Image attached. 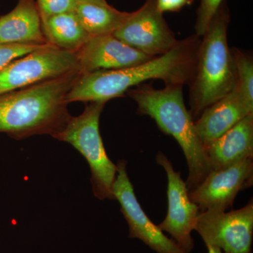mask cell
<instances>
[{
	"label": "cell",
	"instance_id": "cell-20",
	"mask_svg": "<svg viewBox=\"0 0 253 253\" xmlns=\"http://www.w3.org/2000/svg\"><path fill=\"white\" fill-rule=\"evenodd\" d=\"M224 0H201L195 24V35L202 37Z\"/></svg>",
	"mask_w": 253,
	"mask_h": 253
},
{
	"label": "cell",
	"instance_id": "cell-4",
	"mask_svg": "<svg viewBox=\"0 0 253 253\" xmlns=\"http://www.w3.org/2000/svg\"><path fill=\"white\" fill-rule=\"evenodd\" d=\"M230 14L221 4L201 39L194 74L189 81L190 112L193 119L206 108L234 90L237 74L227 33Z\"/></svg>",
	"mask_w": 253,
	"mask_h": 253
},
{
	"label": "cell",
	"instance_id": "cell-1",
	"mask_svg": "<svg viewBox=\"0 0 253 253\" xmlns=\"http://www.w3.org/2000/svg\"><path fill=\"white\" fill-rule=\"evenodd\" d=\"M200 43V37L193 35L178 41L166 54L136 66L83 73L66 95V101L68 104L75 101L106 103L151 80H161L166 85L189 84L194 74Z\"/></svg>",
	"mask_w": 253,
	"mask_h": 253
},
{
	"label": "cell",
	"instance_id": "cell-5",
	"mask_svg": "<svg viewBox=\"0 0 253 253\" xmlns=\"http://www.w3.org/2000/svg\"><path fill=\"white\" fill-rule=\"evenodd\" d=\"M106 102H89L80 116L71 117L54 136L72 145L85 158L91 170L93 193L100 200L114 199L113 183L117 166L106 154L99 131V120Z\"/></svg>",
	"mask_w": 253,
	"mask_h": 253
},
{
	"label": "cell",
	"instance_id": "cell-13",
	"mask_svg": "<svg viewBox=\"0 0 253 253\" xmlns=\"http://www.w3.org/2000/svg\"><path fill=\"white\" fill-rule=\"evenodd\" d=\"M251 113L235 88L203 111L194 121L196 133L205 147Z\"/></svg>",
	"mask_w": 253,
	"mask_h": 253
},
{
	"label": "cell",
	"instance_id": "cell-8",
	"mask_svg": "<svg viewBox=\"0 0 253 253\" xmlns=\"http://www.w3.org/2000/svg\"><path fill=\"white\" fill-rule=\"evenodd\" d=\"M113 35L128 46L153 57L168 52L179 41L163 14L158 11L156 0H146Z\"/></svg>",
	"mask_w": 253,
	"mask_h": 253
},
{
	"label": "cell",
	"instance_id": "cell-3",
	"mask_svg": "<svg viewBox=\"0 0 253 253\" xmlns=\"http://www.w3.org/2000/svg\"><path fill=\"white\" fill-rule=\"evenodd\" d=\"M126 93L137 104L138 114L154 119L160 130L172 136L180 146L189 168L186 184L189 191L194 189L212 169L196 133L194 120L186 108L183 85L156 89L151 83L141 84Z\"/></svg>",
	"mask_w": 253,
	"mask_h": 253
},
{
	"label": "cell",
	"instance_id": "cell-19",
	"mask_svg": "<svg viewBox=\"0 0 253 253\" xmlns=\"http://www.w3.org/2000/svg\"><path fill=\"white\" fill-rule=\"evenodd\" d=\"M45 44H22V43H5L0 44V71L6 67L15 60L20 59L30 53L51 45Z\"/></svg>",
	"mask_w": 253,
	"mask_h": 253
},
{
	"label": "cell",
	"instance_id": "cell-21",
	"mask_svg": "<svg viewBox=\"0 0 253 253\" xmlns=\"http://www.w3.org/2000/svg\"><path fill=\"white\" fill-rule=\"evenodd\" d=\"M78 0H37L42 23L51 16L75 11Z\"/></svg>",
	"mask_w": 253,
	"mask_h": 253
},
{
	"label": "cell",
	"instance_id": "cell-22",
	"mask_svg": "<svg viewBox=\"0 0 253 253\" xmlns=\"http://www.w3.org/2000/svg\"><path fill=\"white\" fill-rule=\"evenodd\" d=\"M194 0H156V6L160 12H176L184 6L191 5Z\"/></svg>",
	"mask_w": 253,
	"mask_h": 253
},
{
	"label": "cell",
	"instance_id": "cell-12",
	"mask_svg": "<svg viewBox=\"0 0 253 253\" xmlns=\"http://www.w3.org/2000/svg\"><path fill=\"white\" fill-rule=\"evenodd\" d=\"M76 54L83 73L131 67L154 58L128 46L113 34L91 37Z\"/></svg>",
	"mask_w": 253,
	"mask_h": 253
},
{
	"label": "cell",
	"instance_id": "cell-6",
	"mask_svg": "<svg viewBox=\"0 0 253 253\" xmlns=\"http://www.w3.org/2000/svg\"><path fill=\"white\" fill-rule=\"evenodd\" d=\"M80 70L77 54L50 45L15 60L0 71V95Z\"/></svg>",
	"mask_w": 253,
	"mask_h": 253
},
{
	"label": "cell",
	"instance_id": "cell-17",
	"mask_svg": "<svg viewBox=\"0 0 253 253\" xmlns=\"http://www.w3.org/2000/svg\"><path fill=\"white\" fill-rule=\"evenodd\" d=\"M75 13L90 37L113 34L131 14L115 9L109 4L86 1H78Z\"/></svg>",
	"mask_w": 253,
	"mask_h": 253
},
{
	"label": "cell",
	"instance_id": "cell-2",
	"mask_svg": "<svg viewBox=\"0 0 253 253\" xmlns=\"http://www.w3.org/2000/svg\"><path fill=\"white\" fill-rule=\"evenodd\" d=\"M81 70L0 95V132L17 139L38 134L54 137L71 118L66 95Z\"/></svg>",
	"mask_w": 253,
	"mask_h": 253
},
{
	"label": "cell",
	"instance_id": "cell-15",
	"mask_svg": "<svg viewBox=\"0 0 253 253\" xmlns=\"http://www.w3.org/2000/svg\"><path fill=\"white\" fill-rule=\"evenodd\" d=\"M5 43H49L43 30L36 0H18L11 12L0 17V44Z\"/></svg>",
	"mask_w": 253,
	"mask_h": 253
},
{
	"label": "cell",
	"instance_id": "cell-14",
	"mask_svg": "<svg viewBox=\"0 0 253 253\" xmlns=\"http://www.w3.org/2000/svg\"><path fill=\"white\" fill-rule=\"evenodd\" d=\"M204 148L212 170L225 169L253 158V113Z\"/></svg>",
	"mask_w": 253,
	"mask_h": 253
},
{
	"label": "cell",
	"instance_id": "cell-18",
	"mask_svg": "<svg viewBox=\"0 0 253 253\" xmlns=\"http://www.w3.org/2000/svg\"><path fill=\"white\" fill-rule=\"evenodd\" d=\"M232 49L235 61L239 91L248 109L253 112V60L251 55L237 49Z\"/></svg>",
	"mask_w": 253,
	"mask_h": 253
},
{
	"label": "cell",
	"instance_id": "cell-10",
	"mask_svg": "<svg viewBox=\"0 0 253 253\" xmlns=\"http://www.w3.org/2000/svg\"><path fill=\"white\" fill-rule=\"evenodd\" d=\"M156 160L168 176L167 216L158 226L172 236L181 249L190 253L194 248L191 232L196 227L199 208L190 199L185 181L181 179L180 172L174 170L167 156L159 151Z\"/></svg>",
	"mask_w": 253,
	"mask_h": 253
},
{
	"label": "cell",
	"instance_id": "cell-7",
	"mask_svg": "<svg viewBox=\"0 0 253 253\" xmlns=\"http://www.w3.org/2000/svg\"><path fill=\"white\" fill-rule=\"evenodd\" d=\"M195 230L205 244L216 246L224 253H252L253 199L241 209L200 212Z\"/></svg>",
	"mask_w": 253,
	"mask_h": 253
},
{
	"label": "cell",
	"instance_id": "cell-23",
	"mask_svg": "<svg viewBox=\"0 0 253 253\" xmlns=\"http://www.w3.org/2000/svg\"><path fill=\"white\" fill-rule=\"evenodd\" d=\"M207 247L208 253H224L221 250L216 246H211V245H206Z\"/></svg>",
	"mask_w": 253,
	"mask_h": 253
},
{
	"label": "cell",
	"instance_id": "cell-16",
	"mask_svg": "<svg viewBox=\"0 0 253 253\" xmlns=\"http://www.w3.org/2000/svg\"><path fill=\"white\" fill-rule=\"evenodd\" d=\"M48 42L56 47L77 52L91 38L75 11L51 16L42 22Z\"/></svg>",
	"mask_w": 253,
	"mask_h": 253
},
{
	"label": "cell",
	"instance_id": "cell-24",
	"mask_svg": "<svg viewBox=\"0 0 253 253\" xmlns=\"http://www.w3.org/2000/svg\"><path fill=\"white\" fill-rule=\"evenodd\" d=\"M78 1H86V2L97 3V4H108L106 0H78Z\"/></svg>",
	"mask_w": 253,
	"mask_h": 253
},
{
	"label": "cell",
	"instance_id": "cell-9",
	"mask_svg": "<svg viewBox=\"0 0 253 253\" xmlns=\"http://www.w3.org/2000/svg\"><path fill=\"white\" fill-rule=\"evenodd\" d=\"M116 166L117 174L112 192L129 226V238L141 240L157 253H187L174 240L168 238L143 211L128 176L126 161L121 160Z\"/></svg>",
	"mask_w": 253,
	"mask_h": 253
},
{
	"label": "cell",
	"instance_id": "cell-11",
	"mask_svg": "<svg viewBox=\"0 0 253 253\" xmlns=\"http://www.w3.org/2000/svg\"><path fill=\"white\" fill-rule=\"evenodd\" d=\"M253 158H246L225 169L212 170L189 192L200 212L226 211L233 207L241 190L253 185Z\"/></svg>",
	"mask_w": 253,
	"mask_h": 253
}]
</instances>
